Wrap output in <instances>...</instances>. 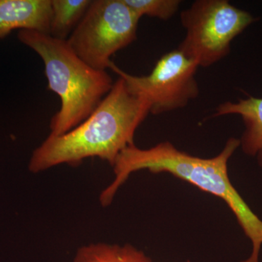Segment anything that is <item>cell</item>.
Returning <instances> with one entry per match:
<instances>
[{
  "label": "cell",
  "instance_id": "3",
  "mask_svg": "<svg viewBox=\"0 0 262 262\" xmlns=\"http://www.w3.org/2000/svg\"><path fill=\"white\" fill-rule=\"evenodd\" d=\"M18 39L42 58L48 89L61 99V108L51 118L49 136L63 135L80 125L113 89L106 70L87 64L67 40L31 30L19 31Z\"/></svg>",
  "mask_w": 262,
  "mask_h": 262
},
{
  "label": "cell",
  "instance_id": "11",
  "mask_svg": "<svg viewBox=\"0 0 262 262\" xmlns=\"http://www.w3.org/2000/svg\"><path fill=\"white\" fill-rule=\"evenodd\" d=\"M139 18L143 16L168 20L179 10L180 0H124Z\"/></svg>",
  "mask_w": 262,
  "mask_h": 262
},
{
  "label": "cell",
  "instance_id": "2",
  "mask_svg": "<svg viewBox=\"0 0 262 262\" xmlns=\"http://www.w3.org/2000/svg\"><path fill=\"white\" fill-rule=\"evenodd\" d=\"M149 114V103L131 94L119 77L85 120L63 135L48 136L33 151L29 171L41 173L62 164L78 166L90 158H100L113 167L119 155L135 144L136 131Z\"/></svg>",
  "mask_w": 262,
  "mask_h": 262
},
{
  "label": "cell",
  "instance_id": "5",
  "mask_svg": "<svg viewBox=\"0 0 262 262\" xmlns=\"http://www.w3.org/2000/svg\"><path fill=\"white\" fill-rule=\"evenodd\" d=\"M140 19L124 0H93L67 42L87 64L106 70L111 57L136 40Z\"/></svg>",
  "mask_w": 262,
  "mask_h": 262
},
{
  "label": "cell",
  "instance_id": "8",
  "mask_svg": "<svg viewBox=\"0 0 262 262\" xmlns=\"http://www.w3.org/2000/svg\"><path fill=\"white\" fill-rule=\"evenodd\" d=\"M229 115H237L242 118L245 130L239 139L241 147L245 154L256 158L262 167V98L249 96L235 102L220 103L212 117Z\"/></svg>",
  "mask_w": 262,
  "mask_h": 262
},
{
  "label": "cell",
  "instance_id": "10",
  "mask_svg": "<svg viewBox=\"0 0 262 262\" xmlns=\"http://www.w3.org/2000/svg\"><path fill=\"white\" fill-rule=\"evenodd\" d=\"M92 0H51L50 35L67 40L89 9Z\"/></svg>",
  "mask_w": 262,
  "mask_h": 262
},
{
  "label": "cell",
  "instance_id": "1",
  "mask_svg": "<svg viewBox=\"0 0 262 262\" xmlns=\"http://www.w3.org/2000/svg\"><path fill=\"white\" fill-rule=\"evenodd\" d=\"M239 146V139L230 138L220 154L207 159L181 151L169 141L149 149H141L135 144L128 146L117 157L113 166L115 177L100 194V203L103 207L110 206L118 189L136 171L148 170L152 173L172 174L227 203L252 243L251 256L242 262H258L262 246V221L236 190L228 175L229 160Z\"/></svg>",
  "mask_w": 262,
  "mask_h": 262
},
{
  "label": "cell",
  "instance_id": "9",
  "mask_svg": "<svg viewBox=\"0 0 262 262\" xmlns=\"http://www.w3.org/2000/svg\"><path fill=\"white\" fill-rule=\"evenodd\" d=\"M72 262L153 261L145 253L130 244L95 243L78 248Z\"/></svg>",
  "mask_w": 262,
  "mask_h": 262
},
{
  "label": "cell",
  "instance_id": "6",
  "mask_svg": "<svg viewBox=\"0 0 262 262\" xmlns=\"http://www.w3.org/2000/svg\"><path fill=\"white\" fill-rule=\"evenodd\" d=\"M198 67L177 48L163 55L148 75H130L113 62L108 69L123 79L131 94L149 103L150 114L158 115L185 107L199 96Z\"/></svg>",
  "mask_w": 262,
  "mask_h": 262
},
{
  "label": "cell",
  "instance_id": "4",
  "mask_svg": "<svg viewBox=\"0 0 262 262\" xmlns=\"http://www.w3.org/2000/svg\"><path fill=\"white\" fill-rule=\"evenodd\" d=\"M186 35L178 49L198 67L228 56L231 43L256 19L227 0H196L180 15Z\"/></svg>",
  "mask_w": 262,
  "mask_h": 262
},
{
  "label": "cell",
  "instance_id": "7",
  "mask_svg": "<svg viewBox=\"0 0 262 262\" xmlns=\"http://www.w3.org/2000/svg\"><path fill=\"white\" fill-rule=\"evenodd\" d=\"M51 0H0V40L15 29L50 34Z\"/></svg>",
  "mask_w": 262,
  "mask_h": 262
},
{
  "label": "cell",
  "instance_id": "12",
  "mask_svg": "<svg viewBox=\"0 0 262 262\" xmlns=\"http://www.w3.org/2000/svg\"><path fill=\"white\" fill-rule=\"evenodd\" d=\"M187 262H190V261H187Z\"/></svg>",
  "mask_w": 262,
  "mask_h": 262
}]
</instances>
